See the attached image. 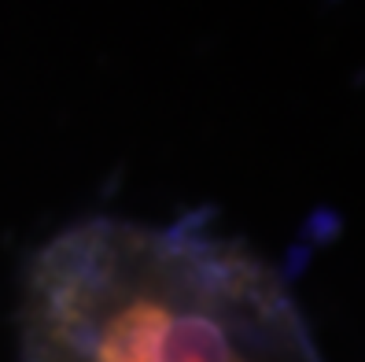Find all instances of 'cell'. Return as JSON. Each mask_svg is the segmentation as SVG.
<instances>
[{"label": "cell", "mask_w": 365, "mask_h": 362, "mask_svg": "<svg viewBox=\"0 0 365 362\" xmlns=\"http://www.w3.org/2000/svg\"><path fill=\"white\" fill-rule=\"evenodd\" d=\"M23 362H317L277 278L196 222L93 218L34 259Z\"/></svg>", "instance_id": "cell-1"}]
</instances>
